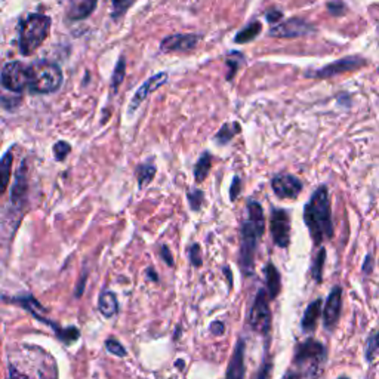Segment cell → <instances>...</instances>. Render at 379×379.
Listing matches in <instances>:
<instances>
[{
	"label": "cell",
	"instance_id": "cb8c5ba5",
	"mask_svg": "<svg viewBox=\"0 0 379 379\" xmlns=\"http://www.w3.org/2000/svg\"><path fill=\"white\" fill-rule=\"evenodd\" d=\"M154 175H156V166L151 165V163H146V165H141L138 167V182H139V187H146L147 184H150V182L153 181Z\"/></svg>",
	"mask_w": 379,
	"mask_h": 379
},
{
	"label": "cell",
	"instance_id": "4fadbf2b",
	"mask_svg": "<svg viewBox=\"0 0 379 379\" xmlns=\"http://www.w3.org/2000/svg\"><path fill=\"white\" fill-rule=\"evenodd\" d=\"M199 40L198 34H174L162 41L160 49L162 52H190L198 46Z\"/></svg>",
	"mask_w": 379,
	"mask_h": 379
},
{
	"label": "cell",
	"instance_id": "74e56055",
	"mask_svg": "<svg viewBox=\"0 0 379 379\" xmlns=\"http://www.w3.org/2000/svg\"><path fill=\"white\" fill-rule=\"evenodd\" d=\"M162 258L165 259V262H166L167 265H169V266L174 265V258H172L171 250L167 249V246H163V248H162Z\"/></svg>",
	"mask_w": 379,
	"mask_h": 379
},
{
	"label": "cell",
	"instance_id": "ffe728a7",
	"mask_svg": "<svg viewBox=\"0 0 379 379\" xmlns=\"http://www.w3.org/2000/svg\"><path fill=\"white\" fill-rule=\"evenodd\" d=\"M210 166H212V154L206 151L202 154V158L199 159L198 165H195V167H194V179L198 181L199 184L206 179V176L210 171Z\"/></svg>",
	"mask_w": 379,
	"mask_h": 379
},
{
	"label": "cell",
	"instance_id": "484cf974",
	"mask_svg": "<svg viewBox=\"0 0 379 379\" xmlns=\"http://www.w3.org/2000/svg\"><path fill=\"white\" fill-rule=\"evenodd\" d=\"M379 357V330L371 336V340L366 347V360L373 361Z\"/></svg>",
	"mask_w": 379,
	"mask_h": 379
},
{
	"label": "cell",
	"instance_id": "d590c367",
	"mask_svg": "<svg viewBox=\"0 0 379 379\" xmlns=\"http://www.w3.org/2000/svg\"><path fill=\"white\" fill-rule=\"evenodd\" d=\"M209 329L214 335H222L224 332H226V325H224V323L219 321V320H215V321L210 323Z\"/></svg>",
	"mask_w": 379,
	"mask_h": 379
},
{
	"label": "cell",
	"instance_id": "ee69618b",
	"mask_svg": "<svg viewBox=\"0 0 379 379\" xmlns=\"http://www.w3.org/2000/svg\"><path fill=\"white\" fill-rule=\"evenodd\" d=\"M338 379H349V378H347V376H341V378H338Z\"/></svg>",
	"mask_w": 379,
	"mask_h": 379
},
{
	"label": "cell",
	"instance_id": "30bf717a",
	"mask_svg": "<svg viewBox=\"0 0 379 379\" xmlns=\"http://www.w3.org/2000/svg\"><path fill=\"white\" fill-rule=\"evenodd\" d=\"M341 308H342V288L335 286L329 293L325 305V311H323V323H325V326L329 330H332L336 326V323H338L341 316Z\"/></svg>",
	"mask_w": 379,
	"mask_h": 379
},
{
	"label": "cell",
	"instance_id": "8992f818",
	"mask_svg": "<svg viewBox=\"0 0 379 379\" xmlns=\"http://www.w3.org/2000/svg\"><path fill=\"white\" fill-rule=\"evenodd\" d=\"M266 297H269L266 290L259 289L249 313L250 328L264 336L269 335L271 330V310Z\"/></svg>",
	"mask_w": 379,
	"mask_h": 379
},
{
	"label": "cell",
	"instance_id": "5bb4252c",
	"mask_svg": "<svg viewBox=\"0 0 379 379\" xmlns=\"http://www.w3.org/2000/svg\"><path fill=\"white\" fill-rule=\"evenodd\" d=\"M166 80H167V73H159V75H156V76L150 77V79L144 83V85L136 91V94L134 95L132 101H131V105H129V113H132V111H135L139 105H141V103L146 100V98H147L151 92H154L158 88H160V86L163 85V83H166Z\"/></svg>",
	"mask_w": 379,
	"mask_h": 379
},
{
	"label": "cell",
	"instance_id": "5b68a950",
	"mask_svg": "<svg viewBox=\"0 0 379 379\" xmlns=\"http://www.w3.org/2000/svg\"><path fill=\"white\" fill-rule=\"evenodd\" d=\"M63 83L61 68L49 61H37L29 67V88L36 94H51Z\"/></svg>",
	"mask_w": 379,
	"mask_h": 379
},
{
	"label": "cell",
	"instance_id": "44dd1931",
	"mask_svg": "<svg viewBox=\"0 0 379 379\" xmlns=\"http://www.w3.org/2000/svg\"><path fill=\"white\" fill-rule=\"evenodd\" d=\"M261 30H262V25L258 21L246 25L243 30H240L236 34V39H234L236 44H249V41L254 40L261 33Z\"/></svg>",
	"mask_w": 379,
	"mask_h": 379
},
{
	"label": "cell",
	"instance_id": "52a82bcc",
	"mask_svg": "<svg viewBox=\"0 0 379 379\" xmlns=\"http://www.w3.org/2000/svg\"><path fill=\"white\" fill-rule=\"evenodd\" d=\"M0 80L4 88L12 92H23L25 88H29V67L20 61L9 63L4 67Z\"/></svg>",
	"mask_w": 379,
	"mask_h": 379
},
{
	"label": "cell",
	"instance_id": "e575fe53",
	"mask_svg": "<svg viewBox=\"0 0 379 379\" xmlns=\"http://www.w3.org/2000/svg\"><path fill=\"white\" fill-rule=\"evenodd\" d=\"M240 190H242V184H240V178L238 176H234L233 179V184H231V190H230V199L234 202L238 194H240Z\"/></svg>",
	"mask_w": 379,
	"mask_h": 379
},
{
	"label": "cell",
	"instance_id": "7a4b0ae2",
	"mask_svg": "<svg viewBox=\"0 0 379 379\" xmlns=\"http://www.w3.org/2000/svg\"><path fill=\"white\" fill-rule=\"evenodd\" d=\"M265 230L264 210L258 202H249L248 219L242 224V246H240V269L245 276H252L255 270V254L259 238Z\"/></svg>",
	"mask_w": 379,
	"mask_h": 379
},
{
	"label": "cell",
	"instance_id": "f35d334b",
	"mask_svg": "<svg viewBox=\"0 0 379 379\" xmlns=\"http://www.w3.org/2000/svg\"><path fill=\"white\" fill-rule=\"evenodd\" d=\"M361 270H363L364 274H369L373 270V261H372V257L371 255L366 257V261H364Z\"/></svg>",
	"mask_w": 379,
	"mask_h": 379
},
{
	"label": "cell",
	"instance_id": "f546056e",
	"mask_svg": "<svg viewBox=\"0 0 379 379\" xmlns=\"http://www.w3.org/2000/svg\"><path fill=\"white\" fill-rule=\"evenodd\" d=\"M190 259H191V264L194 266H202L203 264V259H202V249L200 246L195 243L190 248Z\"/></svg>",
	"mask_w": 379,
	"mask_h": 379
},
{
	"label": "cell",
	"instance_id": "60d3db41",
	"mask_svg": "<svg viewBox=\"0 0 379 379\" xmlns=\"http://www.w3.org/2000/svg\"><path fill=\"white\" fill-rule=\"evenodd\" d=\"M270 371H271V363L265 364V366H264L262 371H261V373H259V376H258V379H266V376H269Z\"/></svg>",
	"mask_w": 379,
	"mask_h": 379
},
{
	"label": "cell",
	"instance_id": "ab89813d",
	"mask_svg": "<svg viewBox=\"0 0 379 379\" xmlns=\"http://www.w3.org/2000/svg\"><path fill=\"white\" fill-rule=\"evenodd\" d=\"M9 379H30V378L27 375H24V373H21V372H18L17 369H11Z\"/></svg>",
	"mask_w": 379,
	"mask_h": 379
},
{
	"label": "cell",
	"instance_id": "d6986e66",
	"mask_svg": "<svg viewBox=\"0 0 379 379\" xmlns=\"http://www.w3.org/2000/svg\"><path fill=\"white\" fill-rule=\"evenodd\" d=\"M12 162H13V153L9 150L5 156L0 159V194L5 193L12 172Z\"/></svg>",
	"mask_w": 379,
	"mask_h": 379
},
{
	"label": "cell",
	"instance_id": "2e32d148",
	"mask_svg": "<svg viewBox=\"0 0 379 379\" xmlns=\"http://www.w3.org/2000/svg\"><path fill=\"white\" fill-rule=\"evenodd\" d=\"M98 0H68L67 17L70 20L88 18L94 12Z\"/></svg>",
	"mask_w": 379,
	"mask_h": 379
},
{
	"label": "cell",
	"instance_id": "d4e9b609",
	"mask_svg": "<svg viewBox=\"0 0 379 379\" xmlns=\"http://www.w3.org/2000/svg\"><path fill=\"white\" fill-rule=\"evenodd\" d=\"M325 261H326V249L321 248L317 252V255H316L314 262H313V269H311V276L317 283L321 282V274H323V266H325Z\"/></svg>",
	"mask_w": 379,
	"mask_h": 379
},
{
	"label": "cell",
	"instance_id": "e0dca14e",
	"mask_svg": "<svg viewBox=\"0 0 379 379\" xmlns=\"http://www.w3.org/2000/svg\"><path fill=\"white\" fill-rule=\"evenodd\" d=\"M320 314H321V300H316L307 307V310L302 316V321H301L302 330L307 333L314 332L317 328V321H319Z\"/></svg>",
	"mask_w": 379,
	"mask_h": 379
},
{
	"label": "cell",
	"instance_id": "f1b7e54d",
	"mask_svg": "<svg viewBox=\"0 0 379 379\" xmlns=\"http://www.w3.org/2000/svg\"><path fill=\"white\" fill-rule=\"evenodd\" d=\"M70 151H72V147H70L64 141L57 143V144H55V147H53V154H55V158H57V160H64L68 156V154H70Z\"/></svg>",
	"mask_w": 379,
	"mask_h": 379
},
{
	"label": "cell",
	"instance_id": "3957f363",
	"mask_svg": "<svg viewBox=\"0 0 379 379\" xmlns=\"http://www.w3.org/2000/svg\"><path fill=\"white\" fill-rule=\"evenodd\" d=\"M326 361V348L321 342L310 338L302 341L295 348L293 363L298 368V375L301 379H316L323 363Z\"/></svg>",
	"mask_w": 379,
	"mask_h": 379
},
{
	"label": "cell",
	"instance_id": "f6af8a7d",
	"mask_svg": "<svg viewBox=\"0 0 379 379\" xmlns=\"http://www.w3.org/2000/svg\"><path fill=\"white\" fill-rule=\"evenodd\" d=\"M378 72H379V68H378Z\"/></svg>",
	"mask_w": 379,
	"mask_h": 379
},
{
	"label": "cell",
	"instance_id": "9c48e42d",
	"mask_svg": "<svg viewBox=\"0 0 379 379\" xmlns=\"http://www.w3.org/2000/svg\"><path fill=\"white\" fill-rule=\"evenodd\" d=\"M273 240L278 248H288L290 243V217L283 209H274L270 219Z\"/></svg>",
	"mask_w": 379,
	"mask_h": 379
},
{
	"label": "cell",
	"instance_id": "4dcf8cb0",
	"mask_svg": "<svg viewBox=\"0 0 379 379\" xmlns=\"http://www.w3.org/2000/svg\"><path fill=\"white\" fill-rule=\"evenodd\" d=\"M328 11L333 17H341L345 13V5L340 2V0H333V2L328 4Z\"/></svg>",
	"mask_w": 379,
	"mask_h": 379
},
{
	"label": "cell",
	"instance_id": "b9f144b4",
	"mask_svg": "<svg viewBox=\"0 0 379 379\" xmlns=\"http://www.w3.org/2000/svg\"><path fill=\"white\" fill-rule=\"evenodd\" d=\"M224 274H226V277L229 278V285H230V289H231L233 288V274H231L229 266H224Z\"/></svg>",
	"mask_w": 379,
	"mask_h": 379
},
{
	"label": "cell",
	"instance_id": "1f68e13d",
	"mask_svg": "<svg viewBox=\"0 0 379 379\" xmlns=\"http://www.w3.org/2000/svg\"><path fill=\"white\" fill-rule=\"evenodd\" d=\"M105 347H107V349L110 351V353H113L115 356H119V357L126 356V349L117 341H115V340H108L105 342Z\"/></svg>",
	"mask_w": 379,
	"mask_h": 379
},
{
	"label": "cell",
	"instance_id": "7bdbcfd3",
	"mask_svg": "<svg viewBox=\"0 0 379 379\" xmlns=\"http://www.w3.org/2000/svg\"><path fill=\"white\" fill-rule=\"evenodd\" d=\"M148 274L151 276V278H153V280H158V276H156V273H154V270H151V269H150V270H148Z\"/></svg>",
	"mask_w": 379,
	"mask_h": 379
},
{
	"label": "cell",
	"instance_id": "d6a6232c",
	"mask_svg": "<svg viewBox=\"0 0 379 379\" xmlns=\"http://www.w3.org/2000/svg\"><path fill=\"white\" fill-rule=\"evenodd\" d=\"M245 61V58L243 57H240V58H238L237 61L234 60V53L231 52V58L227 61V65H229V68H230V72H229V75H227V80H231L233 77H234V75H236V72H237V68H238V64H242Z\"/></svg>",
	"mask_w": 379,
	"mask_h": 379
},
{
	"label": "cell",
	"instance_id": "8d00e7d4",
	"mask_svg": "<svg viewBox=\"0 0 379 379\" xmlns=\"http://www.w3.org/2000/svg\"><path fill=\"white\" fill-rule=\"evenodd\" d=\"M265 18L269 20V23L273 24V23H277V21L282 20L283 18V13L280 12V11H270V12H266Z\"/></svg>",
	"mask_w": 379,
	"mask_h": 379
},
{
	"label": "cell",
	"instance_id": "7402d4cb",
	"mask_svg": "<svg viewBox=\"0 0 379 379\" xmlns=\"http://www.w3.org/2000/svg\"><path fill=\"white\" fill-rule=\"evenodd\" d=\"M100 310L105 317H113L117 313V300L113 292H104L101 295Z\"/></svg>",
	"mask_w": 379,
	"mask_h": 379
},
{
	"label": "cell",
	"instance_id": "ac0fdd59",
	"mask_svg": "<svg viewBox=\"0 0 379 379\" xmlns=\"http://www.w3.org/2000/svg\"><path fill=\"white\" fill-rule=\"evenodd\" d=\"M264 273L266 282V293H269L270 300H274L280 293V290H282V278H280V273L271 262L265 265Z\"/></svg>",
	"mask_w": 379,
	"mask_h": 379
},
{
	"label": "cell",
	"instance_id": "83f0119b",
	"mask_svg": "<svg viewBox=\"0 0 379 379\" xmlns=\"http://www.w3.org/2000/svg\"><path fill=\"white\" fill-rule=\"evenodd\" d=\"M188 202L193 210H199L203 203V191L200 190H191L188 191Z\"/></svg>",
	"mask_w": 379,
	"mask_h": 379
},
{
	"label": "cell",
	"instance_id": "9a60e30c",
	"mask_svg": "<svg viewBox=\"0 0 379 379\" xmlns=\"http://www.w3.org/2000/svg\"><path fill=\"white\" fill-rule=\"evenodd\" d=\"M245 341L238 340L233 351L231 360L229 363L226 379H245Z\"/></svg>",
	"mask_w": 379,
	"mask_h": 379
},
{
	"label": "cell",
	"instance_id": "8fae6325",
	"mask_svg": "<svg viewBox=\"0 0 379 379\" xmlns=\"http://www.w3.org/2000/svg\"><path fill=\"white\" fill-rule=\"evenodd\" d=\"M271 187L280 199H295L302 191V182L293 175H277Z\"/></svg>",
	"mask_w": 379,
	"mask_h": 379
},
{
	"label": "cell",
	"instance_id": "603a6c76",
	"mask_svg": "<svg viewBox=\"0 0 379 379\" xmlns=\"http://www.w3.org/2000/svg\"><path fill=\"white\" fill-rule=\"evenodd\" d=\"M237 132H240V126H238V123H226L215 136L217 143H219L221 146H226L227 143L231 141Z\"/></svg>",
	"mask_w": 379,
	"mask_h": 379
},
{
	"label": "cell",
	"instance_id": "277c9868",
	"mask_svg": "<svg viewBox=\"0 0 379 379\" xmlns=\"http://www.w3.org/2000/svg\"><path fill=\"white\" fill-rule=\"evenodd\" d=\"M51 18L33 13L25 18L20 30V51L24 55H32L49 34Z\"/></svg>",
	"mask_w": 379,
	"mask_h": 379
},
{
	"label": "cell",
	"instance_id": "4316f807",
	"mask_svg": "<svg viewBox=\"0 0 379 379\" xmlns=\"http://www.w3.org/2000/svg\"><path fill=\"white\" fill-rule=\"evenodd\" d=\"M124 72H126V65H124V58H120V61L116 65L115 75H113V83H111V88L113 91H117V88L122 85L123 77H124Z\"/></svg>",
	"mask_w": 379,
	"mask_h": 379
},
{
	"label": "cell",
	"instance_id": "836d02e7",
	"mask_svg": "<svg viewBox=\"0 0 379 379\" xmlns=\"http://www.w3.org/2000/svg\"><path fill=\"white\" fill-rule=\"evenodd\" d=\"M111 2H113V6H115V17H119L126 9H128L131 0H111Z\"/></svg>",
	"mask_w": 379,
	"mask_h": 379
},
{
	"label": "cell",
	"instance_id": "ba28073f",
	"mask_svg": "<svg viewBox=\"0 0 379 379\" xmlns=\"http://www.w3.org/2000/svg\"><path fill=\"white\" fill-rule=\"evenodd\" d=\"M364 64H366V60L361 57H347L340 61H335L326 67H323L320 70H314V72H305V76L314 77V79H328L336 75L354 72V70L364 67Z\"/></svg>",
	"mask_w": 379,
	"mask_h": 379
},
{
	"label": "cell",
	"instance_id": "7c38bea8",
	"mask_svg": "<svg viewBox=\"0 0 379 379\" xmlns=\"http://www.w3.org/2000/svg\"><path fill=\"white\" fill-rule=\"evenodd\" d=\"M314 32L313 25L301 18H292L270 30L271 37H300Z\"/></svg>",
	"mask_w": 379,
	"mask_h": 379
},
{
	"label": "cell",
	"instance_id": "6da1fadb",
	"mask_svg": "<svg viewBox=\"0 0 379 379\" xmlns=\"http://www.w3.org/2000/svg\"><path fill=\"white\" fill-rule=\"evenodd\" d=\"M304 221L314 245L329 240L333 236L330 198L326 186H320L304 207Z\"/></svg>",
	"mask_w": 379,
	"mask_h": 379
}]
</instances>
